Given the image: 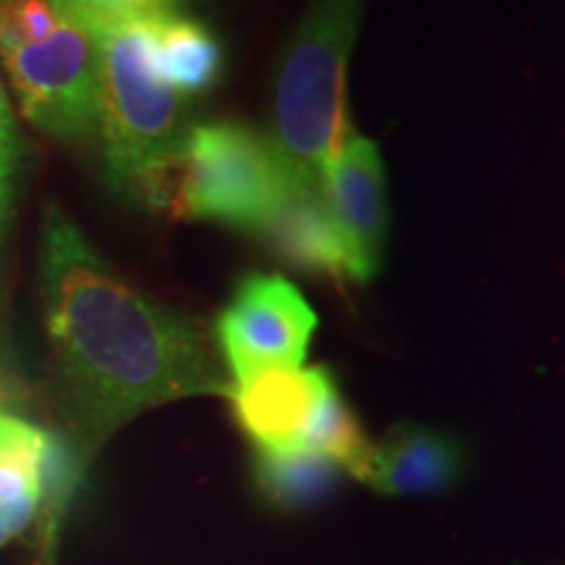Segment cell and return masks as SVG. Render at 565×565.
Instances as JSON below:
<instances>
[{
	"label": "cell",
	"instance_id": "cell-1",
	"mask_svg": "<svg viewBox=\"0 0 565 565\" xmlns=\"http://www.w3.org/2000/svg\"><path fill=\"white\" fill-rule=\"evenodd\" d=\"M40 288L87 440H108L147 408L231 393L196 322L118 278L58 204L42 217Z\"/></svg>",
	"mask_w": 565,
	"mask_h": 565
},
{
	"label": "cell",
	"instance_id": "cell-2",
	"mask_svg": "<svg viewBox=\"0 0 565 565\" xmlns=\"http://www.w3.org/2000/svg\"><path fill=\"white\" fill-rule=\"evenodd\" d=\"M366 0H309L282 47L273 100V147L299 192H322V173L349 141L345 74Z\"/></svg>",
	"mask_w": 565,
	"mask_h": 565
},
{
	"label": "cell",
	"instance_id": "cell-3",
	"mask_svg": "<svg viewBox=\"0 0 565 565\" xmlns=\"http://www.w3.org/2000/svg\"><path fill=\"white\" fill-rule=\"evenodd\" d=\"M152 21L100 30V124L110 179L154 207H168L173 171L192 126L183 97L160 76Z\"/></svg>",
	"mask_w": 565,
	"mask_h": 565
},
{
	"label": "cell",
	"instance_id": "cell-4",
	"mask_svg": "<svg viewBox=\"0 0 565 565\" xmlns=\"http://www.w3.org/2000/svg\"><path fill=\"white\" fill-rule=\"evenodd\" d=\"M288 192L291 183L270 139L242 124H196L175 162L168 212L263 231Z\"/></svg>",
	"mask_w": 565,
	"mask_h": 565
},
{
	"label": "cell",
	"instance_id": "cell-5",
	"mask_svg": "<svg viewBox=\"0 0 565 565\" xmlns=\"http://www.w3.org/2000/svg\"><path fill=\"white\" fill-rule=\"evenodd\" d=\"M21 110L34 129L61 141L97 134L100 124V30L71 6L51 38L3 53Z\"/></svg>",
	"mask_w": 565,
	"mask_h": 565
},
{
	"label": "cell",
	"instance_id": "cell-6",
	"mask_svg": "<svg viewBox=\"0 0 565 565\" xmlns=\"http://www.w3.org/2000/svg\"><path fill=\"white\" fill-rule=\"evenodd\" d=\"M315 328L317 315L291 280L249 275L217 317L215 335L233 383H244L257 372L301 366Z\"/></svg>",
	"mask_w": 565,
	"mask_h": 565
},
{
	"label": "cell",
	"instance_id": "cell-7",
	"mask_svg": "<svg viewBox=\"0 0 565 565\" xmlns=\"http://www.w3.org/2000/svg\"><path fill=\"white\" fill-rule=\"evenodd\" d=\"M322 196L343 242L349 278L372 280L383 265L387 233L385 171L374 141H345L324 168Z\"/></svg>",
	"mask_w": 565,
	"mask_h": 565
},
{
	"label": "cell",
	"instance_id": "cell-8",
	"mask_svg": "<svg viewBox=\"0 0 565 565\" xmlns=\"http://www.w3.org/2000/svg\"><path fill=\"white\" fill-rule=\"evenodd\" d=\"M333 385L322 366H280L233 383L228 395L238 424L257 450H296L307 443L317 408Z\"/></svg>",
	"mask_w": 565,
	"mask_h": 565
},
{
	"label": "cell",
	"instance_id": "cell-9",
	"mask_svg": "<svg viewBox=\"0 0 565 565\" xmlns=\"http://www.w3.org/2000/svg\"><path fill=\"white\" fill-rule=\"evenodd\" d=\"M463 454L456 440L429 427L401 424L372 443L359 482L383 494H429L461 477Z\"/></svg>",
	"mask_w": 565,
	"mask_h": 565
},
{
	"label": "cell",
	"instance_id": "cell-10",
	"mask_svg": "<svg viewBox=\"0 0 565 565\" xmlns=\"http://www.w3.org/2000/svg\"><path fill=\"white\" fill-rule=\"evenodd\" d=\"M263 233L282 263L296 270L349 278V259L322 192L291 189Z\"/></svg>",
	"mask_w": 565,
	"mask_h": 565
},
{
	"label": "cell",
	"instance_id": "cell-11",
	"mask_svg": "<svg viewBox=\"0 0 565 565\" xmlns=\"http://www.w3.org/2000/svg\"><path fill=\"white\" fill-rule=\"evenodd\" d=\"M45 435L17 416L0 414V547L24 532L38 513Z\"/></svg>",
	"mask_w": 565,
	"mask_h": 565
},
{
	"label": "cell",
	"instance_id": "cell-12",
	"mask_svg": "<svg viewBox=\"0 0 565 565\" xmlns=\"http://www.w3.org/2000/svg\"><path fill=\"white\" fill-rule=\"evenodd\" d=\"M152 53L160 76L181 97L204 95L221 79L223 51L215 34L179 11L152 21Z\"/></svg>",
	"mask_w": 565,
	"mask_h": 565
},
{
	"label": "cell",
	"instance_id": "cell-13",
	"mask_svg": "<svg viewBox=\"0 0 565 565\" xmlns=\"http://www.w3.org/2000/svg\"><path fill=\"white\" fill-rule=\"evenodd\" d=\"M341 466L309 448L257 450L254 477L259 490L280 508H301L324 498L341 479Z\"/></svg>",
	"mask_w": 565,
	"mask_h": 565
},
{
	"label": "cell",
	"instance_id": "cell-14",
	"mask_svg": "<svg viewBox=\"0 0 565 565\" xmlns=\"http://www.w3.org/2000/svg\"><path fill=\"white\" fill-rule=\"evenodd\" d=\"M303 448L328 456L330 461H335L353 479L362 475L366 458H370L372 443L364 437L356 416L345 406V401L341 398L335 385L330 387L320 408H317V416L312 427H309Z\"/></svg>",
	"mask_w": 565,
	"mask_h": 565
},
{
	"label": "cell",
	"instance_id": "cell-15",
	"mask_svg": "<svg viewBox=\"0 0 565 565\" xmlns=\"http://www.w3.org/2000/svg\"><path fill=\"white\" fill-rule=\"evenodd\" d=\"M68 11V0H0V55L47 40Z\"/></svg>",
	"mask_w": 565,
	"mask_h": 565
},
{
	"label": "cell",
	"instance_id": "cell-16",
	"mask_svg": "<svg viewBox=\"0 0 565 565\" xmlns=\"http://www.w3.org/2000/svg\"><path fill=\"white\" fill-rule=\"evenodd\" d=\"M97 30L126 21H150L175 11V0H68Z\"/></svg>",
	"mask_w": 565,
	"mask_h": 565
},
{
	"label": "cell",
	"instance_id": "cell-17",
	"mask_svg": "<svg viewBox=\"0 0 565 565\" xmlns=\"http://www.w3.org/2000/svg\"><path fill=\"white\" fill-rule=\"evenodd\" d=\"M21 158V141L17 124H0V233L9 217L13 200V181H17Z\"/></svg>",
	"mask_w": 565,
	"mask_h": 565
},
{
	"label": "cell",
	"instance_id": "cell-18",
	"mask_svg": "<svg viewBox=\"0 0 565 565\" xmlns=\"http://www.w3.org/2000/svg\"><path fill=\"white\" fill-rule=\"evenodd\" d=\"M0 124H17V121H13L11 103H9V97H6L3 84H0Z\"/></svg>",
	"mask_w": 565,
	"mask_h": 565
}]
</instances>
